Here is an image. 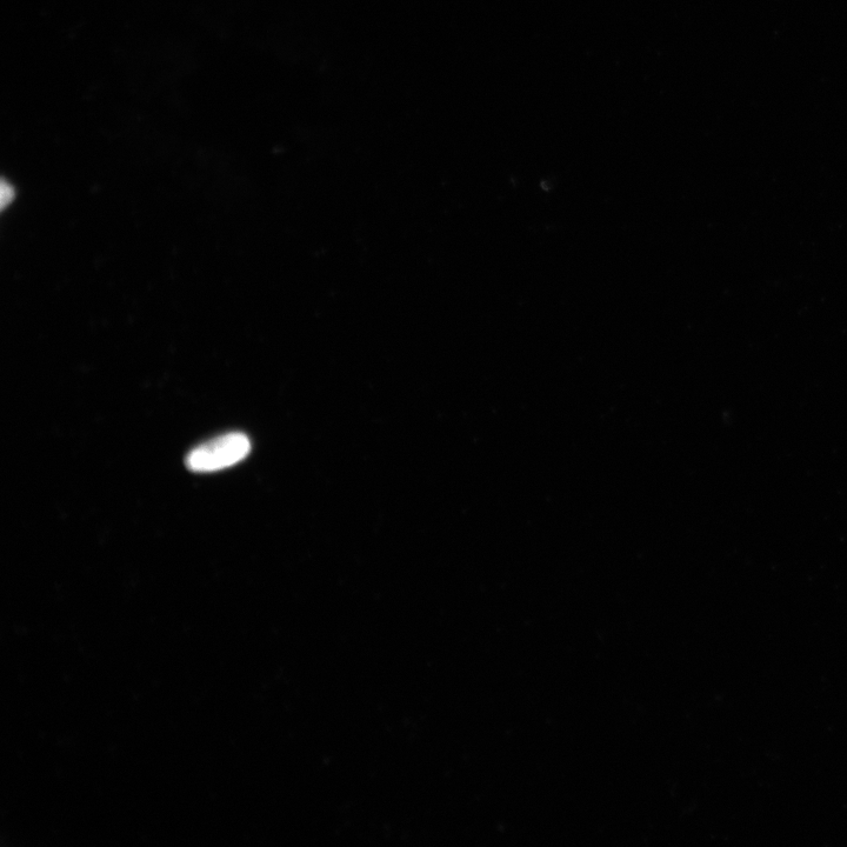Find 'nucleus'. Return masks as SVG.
Instances as JSON below:
<instances>
[{
    "mask_svg": "<svg viewBox=\"0 0 847 847\" xmlns=\"http://www.w3.org/2000/svg\"><path fill=\"white\" fill-rule=\"evenodd\" d=\"M251 451V442L244 433L232 432L192 450L185 463L193 472H213L231 468L242 462Z\"/></svg>",
    "mask_w": 847,
    "mask_h": 847,
    "instance_id": "f257e3e1",
    "label": "nucleus"
},
{
    "mask_svg": "<svg viewBox=\"0 0 847 847\" xmlns=\"http://www.w3.org/2000/svg\"><path fill=\"white\" fill-rule=\"evenodd\" d=\"M0 197H2L3 209H5L6 206L12 202V199L15 198V192H13L11 186L6 182H3L2 184V193H0Z\"/></svg>",
    "mask_w": 847,
    "mask_h": 847,
    "instance_id": "f03ea898",
    "label": "nucleus"
}]
</instances>
